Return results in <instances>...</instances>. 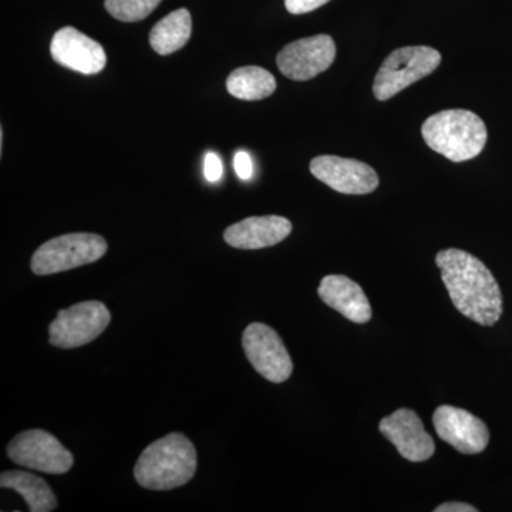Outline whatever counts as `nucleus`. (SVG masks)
I'll use <instances>...</instances> for the list:
<instances>
[{
  "label": "nucleus",
  "instance_id": "f257e3e1",
  "mask_svg": "<svg viewBox=\"0 0 512 512\" xmlns=\"http://www.w3.org/2000/svg\"><path fill=\"white\" fill-rule=\"evenodd\" d=\"M436 264L458 312L483 326H493L500 320L503 295L497 279L480 259L450 248L437 254Z\"/></svg>",
  "mask_w": 512,
  "mask_h": 512
},
{
  "label": "nucleus",
  "instance_id": "f03ea898",
  "mask_svg": "<svg viewBox=\"0 0 512 512\" xmlns=\"http://www.w3.org/2000/svg\"><path fill=\"white\" fill-rule=\"evenodd\" d=\"M197 471V451L184 434L171 433L143 451L134 467L141 487L167 491L187 484Z\"/></svg>",
  "mask_w": 512,
  "mask_h": 512
},
{
  "label": "nucleus",
  "instance_id": "7ed1b4c3",
  "mask_svg": "<svg viewBox=\"0 0 512 512\" xmlns=\"http://www.w3.org/2000/svg\"><path fill=\"white\" fill-rule=\"evenodd\" d=\"M421 136L431 150L453 163H463L484 150L488 133L477 114L456 109L430 116L421 127Z\"/></svg>",
  "mask_w": 512,
  "mask_h": 512
},
{
  "label": "nucleus",
  "instance_id": "20e7f679",
  "mask_svg": "<svg viewBox=\"0 0 512 512\" xmlns=\"http://www.w3.org/2000/svg\"><path fill=\"white\" fill-rule=\"evenodd\" d=\"M441 55L429 46L400 47L386 57L373 84L377 100L392 99L440 66Z\"/></svg>",
  "mask_w": 512,
  "mask_h": 512
},
{
  "label": "nucleus",
  "instance_id": "39448f33",
  "mask_svg": "<svg viewBox=\"0 0 512 512\" xmlns=\"http://www.w3.org/2000/svg\"><path fill=\"white\" fill-rule=\"evenodd\" d=\"M106 239L96 234L77 232L45 242L32 258V271L45 276L93 264L107 252Z\"/></svg>",
  "mask_w": 512,
  "mask_h": 512
},
{
  "label": "nucleus",
  "instance_id": "423d86ee",
  "mask_svg": "<svg viewBox=\"0 0 512 512\" xmlns=\"http://www.w3.org/2000/svg\"><path fill=\"white\" fill-rule=\"evenodd\" d=\"M111 315L104 303L80 302L57 313L49 326L50 345L60 349H74L99 338L109 326Z\"/></svg>",
  "mask_w": 512,
  "mask_h": 512
},
{
  "label": "nucleus",
  "instance_id": "0eeeda50",
  "mask_svg": "<svg viewBox=\"0 0 512 512\" xmlns=\"http://www.w3.org/2000/svg\"><path fill=\"white\" fill-rule=\"evenodd\" d=\"M8 456L18 466L46 474H64L73 467V456L52 434L29 430L18 434L8 447Z\"/></svg>",
  "mask_w": 512,
  "mask_h": 512
},
{
  "label": "nucleus",
  "instance_id": "6e6552de",
  "mask_svg": "<svg viewBox=\"0 0 512 512\" xmlns=\"http://www.w3.org/2000/svg\"><path fill=\"white\" fill-rule=\"evenodd\" d=\"M242 346L256 372L272 383H284L291 377L293 363L284 342L264 323H251L242 335Z\"/></svg>",
  "mask_w": 512,
  "mask_h": 512
},
{
  "label": "nucleus",
  "instance_id": "1a4fd4ad",
  "mask_svg": "<svg viewBox=\"0 0 512 512\" xmlns=\"http://www.w3.org/2000/svg\"><path fill=\"white\" fill-rule=\"evenodd\" d=\"M336 45L332 37L318 35L289 43L276 57L279 70L288 79L306 82L326 72L335 62Z\"/></svg>",
  "mask_w": 512,
  "mask_h": 512
},
{
  "label": "nucleus",
  "instance_id": "9d476101",
  "mask_svg": "<svg viewBox=\"0 0 512 512\" xmlns=\"http://www.w3.org/2000/svg\"><path fill=\"white\" fill-rule=\"evenodd\" d=\"M313 177L340 194L365 195L379 187V177L370 165L352 158L319 156L311 161Z\"/></svg>",
  "mask_w": 512,
  "mask_h": 512
},
{
  "label": "nucleus",
  "instance_id": "9b49d317",
  "mask_svg": "<svg viewBox=\"0 0 512 512\" xmlns=\"http://www.w3.org/2000/svg\"><path fill=\"white\" fill-rule=\"evenodd\" d=\"M433 424L440 439L463 454L483 453L490 441L484 421L458 407H437Z\"/></svg>",
  "mask_w": 512,
  "mask_h": 512
},
{
  "label": "nucleus",
  "instance_id": "f8f14e48",
  "mask_svg": "<svg viewBox=\"0 0 512 512\" xmlns=\"http://www.w3.org/2000/svg\"><path fill=\"white\" fill-rule=\"evenodd\" d=\"M379 430L397 448L400 456L412 463L429 460L436 451L434 440L424 430L423 421L413 410L399 409L384 417Z\"/></svg>",
  "mask_w": 512,
  "mask_h": 512
},
{
  "label": "nucleus",
  "instance_id": "ddd939ff",
  "mask_svg": "<svg viewBox=\"0 0 512 512\" xmlns=\"http://www.w3.org/2000/svg\"><path fill=\"white\" fill-rule=\"evenodd\" d=\"M50 55L66 69L82 74H97L106 67L107 56L96 40L67 26L53 36Z\"/></svg>",
  "mask_w": 512,
  "mask_h": 512
},
{
  "label": "nucleus",
  "instance_id": "4468645a",
  "mask_svg": "<svg viewBox=\"0 0 512 512\" xmlns=\"http://www.w3.org/2000/svg\"><path fill=\"white\" fill-rule=\"evenodd\" d=\"M291 221L278 215L251 217L225 229L224 239L228 245L238 249H261L274 247L289 237Z\"/></svg>",
  "mask_w": 512,
  "mask_h": 512
},
{
  "label": "nucleus",
  "instance_id": "2eb2a0df",
  "mask_svg": "<svg viewBox=\"0 0 512 512\" xmlns=\"http://www.w3.org/2000/svg\"><path fill=\"white\" fill-rule=\"evenodd\" d=\"M319 298L350 322L367 323L372 306L359 284L343 275H328L320 281Z\"/></svg>",
  "mask_w": 512,
  "mask_h": 512
},
{
  "label": "nucleus",
  "instance_id": "dca6fc26",
  "mask_svg": "<svg viewBox=\"0 0 512 512\" xmlns=\"http://www.w3.org/2000/svg\"><path fill=\"white\" fill-rule=\"evenodd\" d=\"M191 32V13L187 9L174 10L151 29L150 45L158 55H171L187 45Z\"/></svg>",
  "mask_w": 512,
  "mask_h": 512
},
{
  "label": "nucleus",
  "instance_id": "f3484780",
  "mask_svg": "<svg viewBox=\"0 0 512 512\" xmlns=\"http://www.w3.org/2000/svg\"><path fill=\"white\" fill-rule=\"evenodd\" d=\"M0 487L12 488L25 498L32 512L55 510L57 501L45 480L25 471H5L0 476Z\"/></svg>",
  "mask_w": 512,
  "mask_h": 512
},
{
  "label": "nucleus",
  "instance_id": "a211bd4d",
  "mask_svg": "<svg viewBox=\"0 0 512 512\" xmlns=\"http://www.w3.org/2000/svg\"><path fill=\"white\" fill-rule=\"evenodd\" d=\"M227 90L239 100H262L274 94L276 80L274 74L258 66L239 67L229 74Z\"/></svg>",
  "mask_w": 512,
  "mask_h": 512
},
{
  "label": "nucleus",
  "instance_id": "6ab92c4d",
  "mask_svg": "<svg viewBox=\"0 0 512 512\" xmlns=\"http://www.w3.org/2000/svg\"><path fill=\"white\" fill-rule=\"evenodd\" d=\"M163 0H106L107 12L120 22H140L146 19Z\"/></svg>",
  "mask_w": 512,
  "mask_h": 512
},
{
  "label": "nucleus",
  "instance_id": "aec40b11",
  "mask_svg": "<svg viewBox=\"0 0 512 512\" xmlns=\"http://www.w3.org/2000/svg\"><path fill=\"white\" fill-rule=\"evenodd\" d=\"M330 0H285L286 10L292 15H303L313 12L320 6L326 5Z\"/></svg>",
  "mask_w": 512,
  "mask_h": 512
},
{
  "label": "nucleus",
  "instance_id": "412c9836",
  "mask_svg": "<svg viewBox=\"0 0 512 512\" xmlns=\"http://www.w3.org/2000/svg\"><path fill=\"white\" fill-rule=\"evenodd\" d=\"M205 178L210 183H218L221 180L222 173H224V167H222L221 158L215 153H208L205 156L204 165Z\"/></svg>",
  "mask_w": 512,
  "mask_h": 512
},
{
  "label": "nucleus",
  "instance_id": "4be33fe9",
  "mask_svg": "<svg viewBox=\"0 0 512 512\" xmlns=\"http://www.w3.org/2000/svg\"><path fill=\"white\" fill-rule=\"evenodd\" d=\"M234 168L241 180H249L254 174V164L247 151H238L234 157Z\"/></svg>",
  "mask_w": 512,
  "mask_h": 512
},
{
  "label": "nucleus",
  "instance_id": "5701e85b",
  "mask_svg": "<svg viewBox=\"0 0 512 512\" xmlns=\"http://www.w3.org/2000/svg\"><path fill=\"white\" fill-rule=\"evenodd\" d=\"M477 508L470 504L464 503H446L434 508V512H477Z\"/></svg>",
  "mask_w": 512,
  "mask_h": 512
}]
</instances>
